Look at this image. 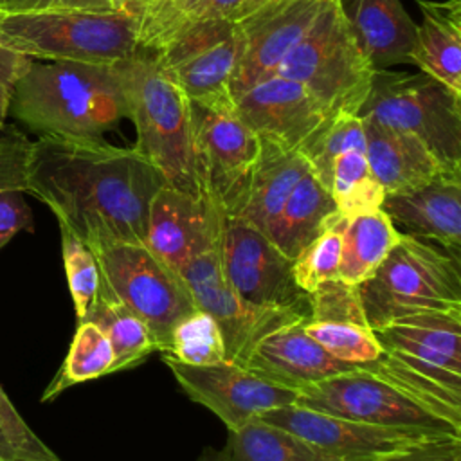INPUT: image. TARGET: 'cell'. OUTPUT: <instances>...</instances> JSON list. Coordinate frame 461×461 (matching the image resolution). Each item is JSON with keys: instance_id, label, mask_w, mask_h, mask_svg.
Instances as JSON below:
<instances>
[{"instance_id": "cell-1", "label": "cell", "mask_w": 461, "mask_h": 461, "mask_svg": "<svg viewBox=\"0 0 461 461\" xmlns=\"http://www.w3.org/2000/svg\"><path fill=\"white\" fill-rule=\"evenodd\" d=\"M162 175L135 148L103 139L31 142L27 194L41 200L83 243H146L148 212Z\"/></svg>"}, {"instance_id": "cell-2", "label": "cell", "mask_w": 461, "mask_h": 461, "mask_svg": "<svg viewBox=\"0 0 461 461\" xmlns=\"http://www.w3.org/2000/svg\"><path fill=\"white\" fill-rule=\"evenodd\" d=\"M9 115L40 137L103 139L126 119V103L113 63L31 59Z\"/></svg>"}, {"instance_id": "cell-3", "label": "cell", "mask_w": 461, "mask_h": 461, "mask_svg": "<svg viewBox=\"0 0 461 461\" xmlns=\"http://www.w3.org/2000/svg\"><path fill=\"white\" fill-rule=\"evenodd\" d=\"M113 65L126 103V119L137 131L133 148L155 166L167 185L198 196L187 97L144 50Z\"/></svg>"}, {"instance_id": "cell-4", "label": "cell", "mask_w": 461, "mask_h": 461, "mask_svg": "<svg viewBox=\"0 0 461 461\" xmlns=\"http://www.w3.org/2000/svg\"><path fill=\"white\" fill-rule=\"evenodd\" d=\"M357 290L373 330L414 313H461L459 254L400 234L378 268Z\"/></svg>"}, {"instance_id": "cell-5", "label": "cell", "mask_w": 461, "mask_h": 461, "mask_svg": "<svg viewBox=\"0 0 461 461\" xmlns=\"http://www.w3.org/2000/svg\"><path fill=\"white\" fill-rule=\"evenodd\" d=\"M137 13L0 11V45L32 59L112 65L137 52Z\"/></svg>"}, {"instance_id": "cell-6", "label": "cell", "mask_w": 461, "mask_h": 461, "mask_svg": "<svg viewBox=\"0 0 461 461\" xmlns=\"http://www.w3.org/2000/svg\"><path fill=\"white\" fill-rule=\"evenodd\" d=\"M357 115L414 135L447 173L461 176V94L434 77L375 68Z\"/></svg>"}, {"instance_id": "cell-7", "label": "cell", "mask_w": 461, "mask_h": 461, "mask_svg": "<svg viewBox=\"0 0 461 461\" xmlns=\"http://www.w3.org/2000/svg\"><path fill=\"white\" fill-rule=\"evenodd\" d=\"M277 74L303 85L331 113H357L375 67L360 50L337 0H328Z\"/></svg>"}, {"instance_id": "cell-8", "label": "cell", "mask_w": 461, "mask_h": 461, "mask_svg": "<svg viewBox=\"0 0 461 461\" xmlns=\"http://www.w3.org/2000/svg\"><path fill=\"white\" fill-rule=\"evenodd\" d=\"M88 249L95 256L101 281L149 328L158 353H166L173 328L196 310L180 272L146 243L101 241Z\"/></svg>"}, {"instance_id": "cell-9", "label": "cell", "mask_w": 461, "mask_h": 461, "mask_svg": "<svg viewBox=\"0 0 461 461\" xmlns=\"http://www.w3.org/2000/svg\"><path fill=\"white\" fill-rule=\"evenodd\" d=\"M191 148L200 194L221 214L236 216L259 157V137L232 106L189 103Z\"/></svg>"}, {"instance_id": "cell-10", "label": "cell", "mask_w": 461, "mask_h": 461, "mask_svg": "<svg viewBox=\"0 0 461 461\" xmlns=\"http://www.w3.org/2000/svg\"><path fill=\"white\" fill-rule=\"evenodd\" d=\"M295 403L364 423L418 427L461 436V427L434 405L362 366L299 389Z\"/></svg>"}, {"instance_id": "cell-11", "label": "cell", "mask_w": 461, "mask_h": 461, "mask_svg": "<svg viewBox=\"0 0 461 461\" xmlns=\"http://www.w3.org/2000/svg\"><path fill=\"white\" fill-rule=\"evenodd\" d=\"M220 259L229 285L247 304L294 312L310 319L312 295L295 283L294 259L256 227L223 214Z\"/></svg>"}, {"instance_id": "cell-12", "label": "cell", "mask_w": 461, "mask_h": 461, "mask_svg": "<svg viewBox=\"0 0 461 461\" xmlns=\"http://www.w3.org/2000/svg\"><path fill=\"white\" fill-rule=\"evenodd\" d=\"M189 103L232 106L230 81L240 58L234 20H211L187 27L148 52Z\"/></svg>"}, {"instance_id": "cell-13", "label": "cell", "mask_w": 461, "mask_h": 461, "mask_svg": "<svg viewBox=\"0 0 461 461\" xmlns=\"http://www.w3.org/2000/svg\"><path fill=\"white\" fill-rule=\"evenodd\" d=\"M180 276L193 295L194 306L212 315L220 326L225 360L229 362L247 366L252 349L265 335L283 326L308 321V317L294 312L256 308L241 301L225 277L220 241L216 247L193 258L180 270Z\"/></svg>"}, {"instance_id": "cell-14", "label": "cell", "mask_w": 461, "mask_h": 461, "mask_svg": "<svg viewBox=\"0 0 461 461\" xmlns=\"http://www.w3.org/2000/svg\"><path fill=\"white\" fill-rule=\"evenodd\" d=\"M184 393L212 411L229 430H236L263 412L295 403L297 391L229 360L193 366L162 355Z\"/></svg>"}, {"instance_id": "cell-15", "label": "cell", "mask_w": 461, "mask_h": 461, "mask_svg": "<svg viewBox=\"0 0 461 461\" xmlns=\"http://www.w3.org/2000/svg\"><path fill=\"white\" fill-rule=\"evenodd\" d=\"M328 0H265L240 18V58L232 97L277 74L281 61L306 34Z\"/></svg>"}, {"instance_id": "cell-16", "label": "cell", "mask_w": 461, "mask_h": 461, "mask_svg": "<svg viewBox=\"0 0 461 461\" xmlns=\"http://www.w3.org/2000/svg\"><path fill=\"white\" fill-rule=\"evenodd\" d=\"M259 420L340 457H380L445 432L418 427H389L324 414L297 403L267 411ZM452 436V434H450Z\"/></svg>"}, {"instance_id": "cell-17", "label": "cell", "mask_w": 461, "mask_h": 461, "mask_svg": "<svg viewBox=\"0 0 461 461\" xmlns=\"http://www.w3.org/2000/svg\"><path fill=\"white\" fill-rule=\"evenodd\" d=\"M373 333L384 353L461 393V313H414Z\"/></svg>"}, {"instance_id": "cell-18", "label": "cell", "mask_w": 461, "mask_h": 461, "mask_svg": "<svg viewBox=\"0 0 461 461\" xmlns=\"http://www.w3.org/2000/svg\"><path fill=\"white\" fill-rule=\"evenodd\" d=\"M221 216L209 198L164 184L149 203L146 245L180 272L193 258L218 245Z\"/></svg>"}, {"instance_id": "cell-19", "label": "cell", "mask_w": 461, "mask_h": 461, "mask_svg": "<svg viewBox=\"0 0 461 461\" xmlns=\"http://www.w3.org/2000/svg\"><path fill=\"white\" fill-rule=\"evenodd\" d=\"M234 108L258 137L297 151L333 115L303 85L279 74L236 95Z\"/></svg>"}, {"instance_id": "cell-20", "label": "cell", "mask_w": 461, "mask_h": 461, "mask_svg": "<svg viewBox=\"0 0 461 461\" xmlns=\"http://www.w3.org/2000/svg\"><path fill=\"white\" fill-rule=\"evenodd\" d=\"M310 319L304 331L335 358L367 364L382 355V346L369 326L357 285L331 279L312 294Z\"/></svg>"}, {"instance_id": "cell-21", "label": "cell", "mask_w": 461, "mask_h": 461, "mask_svg": "<svg viewBox=\"0 0 461 461\" xmlns=\"http://www.w3.org/2000/svg\"><path fill=\"white\" fill-rule=\"evenodd\" d=\"M380 209L402 236L461 250V176L439 175L402 193L384 194Z\"/></svg>"}, {"instance_id": "cell-22", "label": "cell", "mask_w": 461, "mask_h": 461, "mask_svg": "<svg viewBox=\"0 0 461 461\" xmlns=\"http://www.w3.org/2000/svg\"><path fill=\"white\" fill-rule=\"evenodd\" d=\"M247 367L290 389L355 371L358 364L335 358L304 331V322L283 326L265 335L252 349Z\"/></svg>"}, {"instance_id": "cell-23", "label": "cell", "mask_w": 461, "mask_h": 461, "mask_svg": "<svg viewBox=\"0 0 461 461\" xmlns=\"http://www.w3.org/2000/svg\"><path fill=\"white\" fill-rule=\"evenodd\" d=\"M366 158L385 194L423 185L447 173L427 146L414 135L364 119ZM456 176V175H454Z\"/></svg>"}, {"instance_id": "cell-24", "label": "cell", "mask_w": 461, "mask_h": 461, "mask_svg": "<svg viewBox=\"0 0 461 461\" xmlns=\"http://www.w3.org/2000/svg\"><path fill=\"white\" fill-rule=\"evenodd\" d=\"M337 4L375 68L411 63L416 23L400 0H337Z\"/></svg>"}, {"instance_id": "cell-25", "label": "cell", "mask_w": 461, "mask_h": 461, "mask_svg": "<svg viewBox=\"0 0 461 461\" xmlns=\"http://www.w3.org/2000/svg\"><path fill=\"white\" fill-rule=\"evenodd\" d=\"M411 63L456 94H461V0H420Z\"/></svg>"}, {"instance_id": "cell-26", "label": "cell", "mask_w": 461, "mask_h": 461, "mask_svg": "<svg viewBox=\"0 0 461 461\" xmlns=\"http://www.w3.org/2000/svg\"><path fill=\"white\" fill-rule=\"evenodd\" d=\"M259 157L245 202L232 218H240L267 234L288 194L310 166L297 149H288L263 137H259Z\"/></svg>"}, {"instance_id": "cell-27", "label": "cell", "mask_w": 461, "mask_h": 461, "mask_svg": "<svg viewBox=\"0 0 461 461\" xmlns=\"http://www.w3.org/2000/svg\"><path fill=\"white\" fill-rule=\"evenodd\" d=\"M265 0H153L137 13V50L151 52L173 34L211 20L238 22Z\"/></svg>"}, {"instance_id": "cell-28", "label": "cell", "mask_w": 461, "mask_h": 461, "mask_svg": "<svg viewBox=\"0 0 461 461\" xmlns=\"http://www.w3.org/2000/svg\"><path fill=\"white\" fill-rule=\"evenodd\" d=\"M339 214L330 191L308 169L288 194L267 236L294 259Z\"/></svg>"}, {"instance_id": "cell-29", "label": "cell", "mask_w": 461, "mask_h": 461, "mask_svg": "<svg viewBox=\"0 0 461 461\" xmlns=\"http://www.w3.org/2000/svg\"><path fill=\"white\" fill-rule=\"evenodd\" d=\"M223 461H375L376 457H340L294 432L259 418L229 430Z\"/></svg>"}, {"instance_id": "cell-30", "label": "cell", "mask_w": 461, "mask_h": 461, "mask_svg": "<svg viewBox=\"0 0 461 461\" xmlns=\"http://www.w3.org/2000/svg\"><path fill=\"white\" fill-rule=\"evenodd\" d=\"M31 142L13 126L0 130V250L20 230H34L32 212L25 202Z\"/></svg>"}, {"instance_id": "cell-31", "label": "cell", "mask_w": 461, "mask_h": 461, "mask_svg": "<svg viewBox=\"0 0 461 461\" xmlns=\"http://www.w3.org/2000/svg\"><path fill=\"white\" fill-rule=\"evenodd\" d=\"M398 240L400 234L382 209L346 218L339 279L360 285L378 268Z\"/></svg>"}, {"instance_id": "cell-32", "label": "cell", "mask_w": 461, "mask_h": 461, "mask_svg": "<svg viewBox=\"0 0 461 461\" xmlns=\"http://www.w3.org/2000/svg\"><path fill=\"white\" fill-rule=\"evenodd\" d=\"M86 321L97 324L110 340L113 351L112 373L131 369L158 351L149 328L113 295L101 277L97 301Z\"/></svg>"}, {"instance_id": "cell-33", "label": "cell", "mask_w": 461, "mask_h": 461, "mask_svg": "<svg viewBox=\"0 0 461 461\" xmlns=\"http://www.w3.org/2000/svg\"><path fill=\"white\" fill-rule=\"evenodd\" d=\"M112 367H113V351L104 331L90 321L77 322L68 353L59 371L56 373L49 387L43 391L41 400L43 402L52 400L59 393H63L65 389L76 384L108 375L112 373Z\"/></svg>"}, {"instance_id": "cell-34", "label": "cell", "mask_w": 461, "mask_h": 461, "mask_svg": "<svg viewBox=\"0 0 461 461\" xmlns=\"http://www.w3.org/2000/svg\"><path fill=\"white\" fill-rule=\"evenodd\" d=\"M328 191L337 211L346 218L380 209L385 194L362 149L344 151L333 160Z\"/></svg>"}, {"instance_id": "cell-35", "label": "cell", "mask_w": 461, "mask_h": 461, "mask_svg": "<svg viewBox=\"0 0 461 461\" xmlns=\"http://www.w3.org/2000/svg\"><path fill=\"white\" fill-rule=\"evenodd\" d=\"M349 149L366 151L364 121L357 113L339 112L301 144L299 153L306 158L310 171L328 189L333 160Z\"/></svg>"}, {"instance_id": "cell-36", "label": "cell", "mask_w": 461, "mask_h": 461, "mask_svg": "<svg viewBox=\"0 0 461 461\" xmlns=\"http://www.w3.org/2000/svg\"><path fill=\"white\" fill-rule=\"evenodd\" d=\"M160 355H167L193 366L221 362L225 360V344L220 326L212 315L196 308L173 328L169 348Z\"/></svg>"}, {"instance_id": "cell-37", "label": "cell", "mask_w": 461, "mask_h": 461, "mask_svg": "<svg viewBox=\"0 0 461 461\" xmlns=\"http://www.w3.org/2000/svg\"><path fill=\"white\" fill-rule=\"evenodd\" d=\"M344 225L346 216L339 214L294 258V279L304 292L312 294L319 285L339 277Z\"/></svg>"}, {"instance_id": "cell-38", "label": "cell", "mask_w": 461, "mask_h": 461, "mask_svg": "<svg viewBox=\"0 0 461 461\" xmlns=\"http://www.w3.org/2000/svg\"><path fill=\"white\" fill-rule=\"evenodd\" d=\"M61 256L77 322L92 313L99 292V267L94 252L70 229L59 225Z\"/></svg>"}, {"instance_id": "cell-39", "label": "cell", "mask_w": 461, "mask_h": 461, "mask_svg": "<svg viewBox=\"0 0 461 461\" xmlns=\"http://www.w3.org/2000/svg\"><path fill=\"white\" fill-rule=\"evenodd\" d=\"M59 457L31 430L0 385V461H58Z\"/></svg>"}, {"instance_id": "cell-40", "label": "cell", "mask_w": 461, "mask_h": 461, "mask_svg": "<svg viewBox=\"0 0 461 461\" xmlns=\"http://www.w3.org/2000/svg\"><path fill=\"white\" fill-rule=\"evenodd\" d=\"M375 461H461V436H436L393 450Z\"/></svg>"}, {"instance_id": "cell-41", "label": "cell", "mask_w": 461, "mask_h": 461, "mask_svg": "<svg viewBox=\"0 0 461 461\" xmlns=\"http://www.w3.org/2000/svg\"><path fill=\"white\" fill-rule=\"evenodd\" d=\"M2 13L27 11H119L117 0H0Z\"/></svg>"}, {"instance_id": "cell-42", "label": "cell", "mask_w": 461, "mask_h": 461, "mask_svg": "<svg viewBox=\"0 0 461 461\" xmlns=\"http://www.w3.org/2000/svg\"><path fill=\"white\" fill-rule=\"evenodd\" d=\"M32 58L18 54L0 45V130L7 126L9 104L16 81L22 77Z\"/></svg>"}, {"instance_id": "cell-43", "label": "cell", "mask_w": 461, "mask_h": 461, "mask_svg": "<svg viewBox=\"0 0 461 461\" xmlns=\"http://www.w3.org/2000/svg\"><path fill=\"white\" fill-rule=\"evenodd\" d=\"M153 0H117V5L119 9H128V11H137L139 7H142L144 4H149Z\"/></svg>"}, {"instance_id": "cell-44", "label": "cell", "mask_w": 461, "mask_h": 461, "mask_svg": "<svg viewBox=\"0 0 461 461\" xmlns=\"http://www.w3.org/2000/svg\"><path fill=\"white\" fill-rule=\"evenodd\" d=\"M196 461H223V456H221V450L216 452L212 448H205Z\"/></svg>"}, {"instance_id": "cell-45", "label": "cell", "mask_w": 461, "mask_h": 461, "mask_svg": "<svg viewBox=\"0 0 461 461\" xmlns=\"http://www.w3.org/2000/svg\"><path fill=\"white\" fill-rule=\"evenodd\" d=\"M58 461H61V459H58Z\"/></svg>"}]
</instances>
